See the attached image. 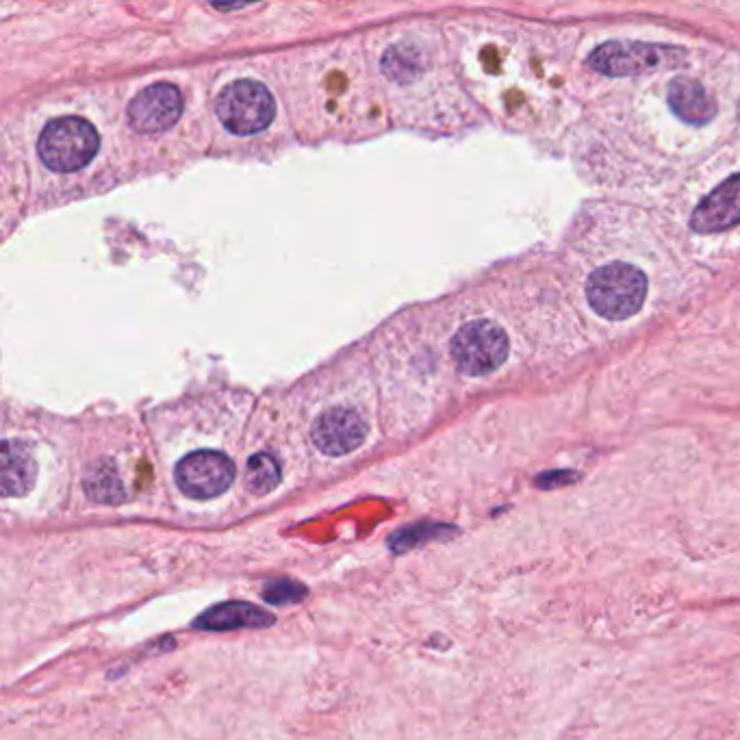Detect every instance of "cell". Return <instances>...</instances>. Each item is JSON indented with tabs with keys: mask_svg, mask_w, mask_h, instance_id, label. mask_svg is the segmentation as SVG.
Here are the masks:
<instances>
[{
	"mask_svg": "<svg viewBox=\"0 0 740 740\" xmlns=\"http://www.w3.org/2000/svg\"><path fill=\"white\" fill-rule=\"evenodd\" d=\"M647 298V276L630 263H608L586 280V300L591 309L610 322L630 320L643 309Z\"/></svg>",
	"mask_w": 740,
	"mask_h": 740,
	"instance_id": "obj_1",
	"label": "cell"
},
{
	"mask_svg": "<svg viewBox=\"0 0 740 740\" xmlns=\"http://www.w3.org/2000/svg\"><path fill=\"white\" fill-rule=\"evenodd\" d=\"M100 137L83 118H59L48 122L37 142V152L48 170L76 172L96 157Z\"/></svg>",
	"mask_w": 740,
	"mask_h": 740,
	"instance_id": "obj_2",
	"label": "cell"
},
{
	"mask_svg": "<svg viewBox=\"0 0 740 740\" xmlns=\"http://www.w3.org/2000/svg\"><path fill=\"white\" fill-rule=\"evenodd\" d=\"M684 59L686 53L682 48H673L665 44L612 40L593 50L589 57V66L599 74L621 79V76H641L649 72L675 68L684 63Z\"/></svg>",
	"mask_w": 740,
	"mask_h": 740,
	"instance_id": "obj_3",
	"label": "cell"
},
{
	"mask_svg": "<svg viewBox=\"0 0 740 740\" xmlns=\"http://www.w3.org/2000/svg\"><path fill=\"white\" fill-rule=\"evenodd\" d=\"M510 343L504 330L495 322L476 320L456 330L450 352L458 372L478 378L489 376L508 359Z\"/></svg>",
	"mask_w": 740,
	"mask_h": 740,
	"instance_id": "obj_4",
	"label": "cell"
},
{
	"mask_svg": "<svg viewBox=\"0 0 740 740\" xmlns=\"http://www.w3.org/2000/svg\"><path fill=\"white\" fill-rule=\"evenodd\" d=\"M218 118L235 135H254L270 126L276 113L270 89L257 81H235L215 102Z\"/></svg>",
	"mask_w": 740,
	"mask_h": 740,
	"instance_id": "obj_5",
	"label": "cell"
},
{
	"mask_svg": "<svg viewBox=\"0 0 740 740\" xmlns=\"http://www.w3.org/2000/svg\"><path fill=\"white\" fill-rule=\"evenodd\" d=\"M235 465L222 452L200 450L185 456L176 465L174 478L178 489L194 500H213L231 489L235 482Z\"/></svg>",
	"mask_w": 740,
	"mask_h": 740,
	"instance_id": "obj_6",
	"label": "cell"
},
{
	"mask_svg": "<svg viewBox=\"0 0 740 740\" xmlns=\"http://www.w3.org/2000/svg\"><path fill=\"white\" fill-rule=\"evenodd\" d=\"M367 437L365 417L350 406L328 408L313 424L315 448L328 456L350 454L361 448Z\"/></svg>",
	"mask_w": 740,
	"mask_h": 740,
	"instance_id": "obj_7",
	"label": "cell"
},
{
	"mask_svg": "<svg viewBox=\"0 0 740 740\" xmlns=\"http://www.w3.org/2000/svg\"><path fill=\"white\" fill-rule=\"evenodd\" d=\"M183 113V96L170 83L142 89L129 105V122L137 133H161L174 126Z\"/></svg>",
	"mask_w": 740,
	"mask_h": 740,
	"instance_id": "obj_8",
	"label": "cell"
},
{
	"mask_svg": "<svg viewBox=\"0 0 740 740\" xmlns=\"http://www.w3.org/2000/svg\"><path fill=\"white\" fill-rule=\"evenodd\" d=\"M740 224V174L723 181L697 204L691 215V228L699 235L727 231Z\"/></svg>",
	"mask_w": 740,
	"mask_h": 740,
	"instance_id": "obj_9",
	"label": "cell"
},
{
	"mask_svg": "<svg viewBox=\"0 0 740 740\" xmlns=\"http://www.w3.org/2000/svg\"><path fill=\"white\" fill-rule=\"evenodd\" d=\"M270 612L248 602H226L218 604L194 621L196 630L204 632H231V630H252V628H270L274 625Z\"/></svg>",
	"mask_w": 740,
	"mask_h": 740,
	"instance_id": "obj_10",
	"label": "cell"
},
{
	"mask_svg": "<svg viewBox=\"0 0 740 740\" xmlns=\"http://www.w3.org/2000/svg\"><path fill=\"white\" fill-rule=\"evenodd\" d=\"M669 107L680 120L701 126L717 116V102L708 94V89L691 76H675L669 83Z\"/></svg>",
	"mask_w": 740,
	"mask_h": 740,
	"instance_id": "obj_11",
	"label": "cell"
},
{
	"mask_svg": "<svg viewBox=\"0 0 740 740\" xmlns=\"http://www.w3.org/2000/svg\"><path fill=\"white\" fill-rule=\"evenodd\" d=\"M37 476V465L31 450L20 441L3 443V495L22 497L27 495Z\"/></svg>",
	"mask_w": 740,
	"mask_h": 740,
	"instance_id": "obj_12",
	"label": "cell"
},
{
	"mask_svg": "<svg viewBox=\"0 0 740 740\" xmlns=\"http://www.w3.org/2000/svg\"><path fill=\"white\" fill-rule=\"evenodd\" d=\"M85 493L96 504H120L124 500V484L111 463L94 465L85 476Z\"/></svg>",
	"mask_w": 740,
	"mask_h": 740,
	"instance_id": "obj_13",
	"label": "cell"
},
{
	"mask_svg": "<svg viewBox=\"0 0 740 740\" xmlns=\"http://www.w3.org/2000/svg\"><path fill=\"white\" fill-rule=\"evenodd\" d=\"M454 534H458V528L445 526V523H417V526H408L395 532L389 539V545L395 554H400L413 550V547L421 543L450 539Z\"/></svg>",
	"mask_w": 740,
	"mask_h": 740,
	"instance_id": "obj_14",
	"label": "cell"
},
{
	"mask_svg": "<svg viewBox=\"0 0 740 740\" xmlns=\"http://www.w3.org/2000/svg\"><path fill=\"white\" fill-rule=\"evenodd\" d=\"M280 482V465L272 454H254L246 467V484L252 493L267 495L272 493Z\"/></svg>",
	"mask_w": 740,
	"mask_h": 740,
	"instance_id": "obj_15",
	"label": "cell"
},
{
	"mask_svg": "<svg viewBox=\"0 0 740 740\" xmlns=\"http://www.w3.org/2000/svg\"><path fill=\"white\" fill-rule=\"evenodd\" d=\"M306 595H309V589H306L304 584L287 580V578L270 580L263 586V599L267 604H274V606L298 604Z\"/></svg>",
	"mask_w": 740,
	"mask_h": 740,
	"instance_id": "obj_16",
	"label": "cell"
},
{
	"mask_svg": "<svg viewBox=\"0 0 740 740\" xmlns=\"http://www.w3.org/2000/svg\"><path fill=\"white\" fill-rule=\"evenodd\" d=\"M578 480L576 471H567V469H556V471H545V474L537 476V487L539 489H558L565 487V484H571Z\"/></svg>",
	"mask_w": 740,
	"mask_h": 740,
	"instance_id": "obj_17",
	"label": "cell"
},
{
	"mask_svg": "<svg viewBox=\"0 0 740 740\" xmlns=\"http://www.w3.org/2000/svg\"><path fill=\"white\" fill-rule=\"evenodd\" d=\"M738 120H740V102H738Z\"/></svg>",
	"mask_w": 740,
	"mask_h": 740,
	"instance_id": "obj_18",
	"label": "cell"
}]
</instances>
